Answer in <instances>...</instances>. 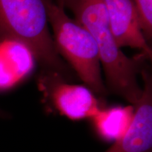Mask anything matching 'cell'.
<instances>
[{
	"label": "cell",
	"instance_id": "6da1fadb",
	"mask_svg": "<svg viewBox=\"0 0 152 152\" xmlns=\"http://www.w3.org/2000/svg\"><path fill=\"white\" fill-rule=\"evenodd\" d=\"M65 7L73 11L75 19L94 37L108 88L130 103L135 104L143 89L137 81L141 71V56L129 58L122 52L112 33L103 0H67Z\"/></svg>",
	"mask_w": 152,
	"mask_h": 152
},
{
	"label": "cell",
	"instance_id": "7a4b0ae2",
	"mask_svg": "<svg viewBox=\"0 0 152 152\" xmlns=\"http://www.w3.org/2000/svg\"><path fill=\"white\" fill-rule=\"evenodd\" d=\"M4 39L23 44L47 71L67 78L68 68L49 32L47 0H0V39Z\"/></svg>",
	"mask_w": 152,
	"mask_h": 152
},
{
	"label": "cell",
	"instance_id": "3957f363",
	"mask_svg": "<svg viewBox=\"0 0 152 152\" xmlns=\"http://www.w3.org/2000/svg\"><path fill=\"white\" fill-rule=\"evenodd\" d=\"M49 23L54 32L55 46L94 94L106 95L101 72L98 47L90 32L76 20L70 18L52 0H47Z\"/></svg>",
	"mask_w": 152,
	"mask_h": 152
},
{
	"label": "cell",
	"instance_id": "277c9868",
	"mask_svg": "<svg viewBox=\"0 0 152 152\" xmlns=\"http://www.w3.org/2000/svg\"><path fill=\"white\" fill-rule=\"evenodd\" d=\"M44 77L40 84L47 98L68 118H92L101 109L97 99L87 87L69 84L54 73H49Z\"/></svg>",
	"mask_w": 152,
	"mask_h": 152
},
{
	"label": "cell",
	"instance_id": "5b68a950",
	"mask_svg": "<svg viewBox=\"0 0 152 152\" xmlns=\"http://www.w3.org/2000/svg\"><path fill=\"white\" fill-rule=\"evenodd\" d=\"M144 89L134 106V117L127 132L105 152H151L152 81L150 74L142 69Z\"/></svg>",
	"mask_w": 152,
	"mask_h": 152
},
{
	"label": "cell",
	"instance_id": "8992f818",
	"mask_svg": "<svg viewBox=\"0 0 152 152\" xmlns=\"http://www.w3.org/2000/svg\"><path fill=\"white\" fill-rule=\"evenodd\" d=\"M112 33L120 48L129 47L140 51L144 59H151V49L140 27L133 0H103Z\"/></svg>",
	"mask_w": 152,
	"mask_h": 152
},
{
	"label": "cell",
	"instance_id": "52a82bcc",
	"mask_svg": "<svg viewBox=\"0 0 152 152\" xmlns=\"http://www.w3.org/2000/svg\"><path fill=\"white\" fill-rule=\"evenodd\" d=\"M35 58L23 44L0 39V90L10 89L31 73Z\"/></svg>",
	"mask_w": 152,
	"mask_h": 152
},
{
	"label": "cell",
	"instance_id": "ba28073f",
	"mask_svg": "<svg viewBox=\"0 0 152 152\" xmlns=\"http://www.w3.org/2000/svg\"><path fill=\"white\" fill-rule=\"evenodd\" d=\"M132 106L101 109L92 118L96 132L106 141H116L130 128L134 117Z\"/></svg>",
	"mask_w": 152,
	"mask_h": 152
},
{
	"label": "cell",
	"instance_id": "9c48e42d",
	"mask_svg": "<svg viewBox=\"0 0 152 152\" xmlns=\"http://www.w3.org/2000/svg\"><path fill=\"white\" fill-rule=\"evenodd\" d=\"M144 37L149 40L152 37V0H133Z\"/></svg>",
	"mask_w": 152,
	"mask_h": 152
},
{
	"label": "cell",
	"instance_id": "30bf717a",
	"mask_svg": "<svg viewBox=\"0 0 152 152\" xmlns=\"http://www.w3.org/2000/svg\"><path fill=\"white\" fill-rule=\"evenodd\" d=\"M66 1H67V0H57L56 4H58L60 7H61V8L64 9V8H65V5H66Z\"/></svg>",
	"mask_w": 152,
	"mask_h": 152
},
{
	"label": "cell",
	"instance_id": "8fae6325",
	"mask_svg": "<svg viewBox=\"0 0 152 152\" xmlns=\"http://www.w3.org/2000/svg\"><path fill=\"white\" fill-rule=\"evenodd\" d=\"M6 113H4V112H3L2 111H1V110H0V117H4V116H6Z\"/></svg>",
	"mask_w": 152,
	"mask_h": 152
}]
</instances>
